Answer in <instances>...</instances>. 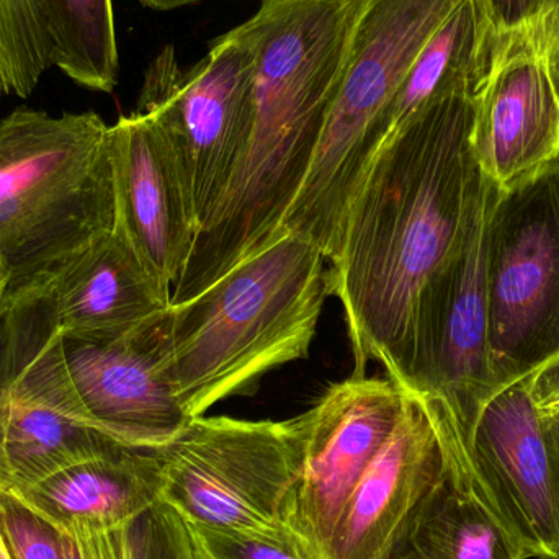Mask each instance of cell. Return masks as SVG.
I'll list each match as a JSON object with an SVG mask.
<instances>
[{
	"instance_id": "6da1fadb",
	"label": "cell",
	"mask_w": 559,
	"mask_h": 559,
	"mask_svg": "<svg viewBox=\"0 0 559 559\" xmlns=\"http://www.w3.org/2000/svg\"><path fill=\"white\" fill-rule=\"evenodd\" d=\"M473 94L436 98L394 128L348 203L325 286L344 308L357 377L377 361L403 383L420 289L455 248L485 182Z\"/></svg>"
},
{
	"instance_id": "7a4b0ae2",
	"label": "cell",
	"mask_w": 559,
	"mask_h": 559,
	"mask_svg": "<svg viewBox=\"0 0 559 559\" xmlns=\"http://www.w3.org/2000/svg\"><path fill=\"white\" fill-rule=\"evenodd\" d=\"M371 0H261L252 19L255 117L241 166L200 228L173 305L282 238Z\"/></svg>"
},
{
	"instance_id": "3957f363",
	"label": "cell",
	"mask_w": 559,
	"mask_h": 559,
	"mask_svg": "<svg viewBox=\"0 0 559 559\" xmlns=\"http://www.w3.org/2000/svg\"><path fill=\"white\" fill-rule=\"evenodd\" d=\"M328 259L286 233L163 316L167 368L190 419L222 401L252 394L269 371L309 355Z\"/></svg>"
},
{
	"instance_id": "277c9868",
	"label": "cell",
	"mask_w": 559,
	"mask_h": 559,
	"mask_svg": "<svg viewBox=\"0 0 559 559\" xmlns=\"http://www.w3.org/2000/svg\"><path fill=\"white\" fill-rule=\"evenodd\" d=\"M117 225L110 127L95 111L0 118L2 296L46 285Z\"/></svg>"
},
{
	"instance_id": "5b68a950",
	"label": "cell",
	"mask_w": 559,
	"mask_h": 559,
	"mask_svg": "<svg viewBox=\"0 0 559 559\" xmlns=\"http://www.w3.org/2000/svg\"><path fill=\"white\" fill-rule=\"evenodd\" d=\"M460 2L371 0L282 235L295 233L331 258L355 189L390 134L394 100L411 66Z\"/></svg>"
},
{
	"instance_id": "8992f818",
	"label": "cell",
	"mask_w": 559,
	"mask_h": 559,
	"mask_svg": "<svg viewBox=\"0 0 559 559\" xmlns=\"http://www.w3.org/2000/svg\"><path fill=\"white\" fill-rule=\"evenodd\" d=\"M127 445L72 383L45 289L0 298V495ZM133 447V445H131Z\"/></svg>"
},
{
	"instance_id": "52a82bcc",
	"label": "cell",
	"mask_w": 559,
	"mask_h": 559,
	"mask_svg": "<svg viewBox=\"0 0 559 559\" xmlns=\"http://www.w3.org/2000/svg\"><path fill=\"white\" fill-rule=\"evenodd\" d=\"M305 439V414L288 420L197 417L160 447L163 502L219 531L288 528Z\"/></svg>"
},
{
	"instance_id": "ba28073f",
	"label": "cell",
	"mask_w": 559,
	"mask_h": 559,
	"mask_svg": "<svg viewBox=\"0 0 559 559\" xmlns=\"http://www.w3.org/2000/svg\"><path fill=\"white\" fill-rule=\"evenodd\" d=\"M255 58L245 22L210 43L192 68L183 69L176 48L167 45L144 72L134 111L150 115L169 140L199 231L231 186L251 141Z\"/></svg>"
},
{
	"instance_id": "9c48e42d",
	"label": "cell",
	"mask_w": 559,
	"mask_h": 559,
	"mask_svg": "<svg viewBox=\"0 0 559 559\" xmlns=\"http://www.w3.org/2000/svg\"><path fill=\"white\" fill-rule=\"evenodd\" d=\"M486 277L489 360L501 390L559 357V159L499 190Z\"/></svg>"
},
{
	"instance_id": "30bf717a",
	"label": "cell",
	"mask_w": 559,
	"mask_h": 559,
	"mask_svg": "<svg viewBox=\"0 0 559 559\" xmlns=\"http://www.w3.org/2000/svg\"><path fill=\"white\" fill-rule=\"evenodd\" d=\"M498 193L485 177L455 248L420 289L400 384L445 409L468 445L483 407L498 393L489 360L486 277L489 218Z\"/></svg>"
},
{
	"instance_id": "8fae6325",
	"label": "cell",
	"mask_w": 559,
	"mask_h": 559,
	"mask_svg": "<svg viewBox=\"0 0 559 559\" xmlns=\"http://www.w3.org/2000/svg\"><path fill=\"white\" fill-rule=\"evenodd\" d=\"M473 98L476 160L501 192L557 163L559 79L545 49L518 36L481 35Z\"/></svg>"
},
{
	"instance_id": "7c38bea8",
	"label": "cell",
	"mask_w": 559,
	"mask_h": 559,
	"mask_svg": "<svg viewBox=\"0 0 559 559\" xmlns=\"http://www.w3.org/2000/svg\"><path fill=\"white\" fill-rule=\"evenodd\" d=\"M404 396L388 377L352 374L302 413L305 462L288 525L322 557L358 479L393 433Z\"/></svg>"
},
{
	"instance_id": "4fadbf2b",
	"label": "cell",
	"mask_w": 559,
	"mask_h": 559,
	"mask_svg": "<svg viewBox=\"0 0 559 559\" xmlns=\"http://www.w3.org/2000/svg\"><path fill=\"white\" fill-rule=\"evenodd\" d=\"M532 374L486 403L469 452L489 506L525 559H559L557 469L547 424L532 397Z\"/></svg>"
},
{
	"instance_id": "5bb4252c",
	"label": "cell",
	"mask_w": 559,
	"mask_h": 559,
	"mask_svg": "<svg viewBox=\"0 0 559 559\" xmlns=\"http://www.w3.org/2000/svg\"><path fill=\"white\" fill-rule=\"evenodd\" d=\"M163 314L114 338L62 335L72 383L95 423L127 445L160 449L190 417L167 368Z\"/></svg>"
},
{
	"instance_id": "9a60e30c",
	"label": "cell",
	"mask_w": 559,
	"mask_h": 559,
	"mask_svg": "<svg viewBox=\"0 0 559 559\" xmlns=\"http://www.w3.org/2000/svg\"><path fill=\"white\" fill-rule=\"evenodd\" d=\"M117 225L160 282L182 275L197 226L179 159L159 124L133 111L110 127Z\"/></svg>"
},
{
	"instance_id": "2e32d148",
	"label": "cell",
	"mask_w": 559,
	"mask_h": 559,
	"mask_svg": "<svg viewBox=\"0 0 559 559\" xmlns=\"http://www.w3.org/2000/svg\"><path fill=\"white\" fill-rule=\"evenodd\" d=\"M404 393L400 420L345 502L325 559L390 558L442 479L436 429L423 404Z\"/></svg>"
},
{
	"instance_id": "e0dca14e",
	"label": "cell",
	"mask_w": 559,
	"mask_h": 559,
	"mask_svg": "<svg viewBox=\"0 0 559 559\" xmlns=\"http://www.w3.org/2000/svg\"><path fill=\"white\" fill-rule=\"evenodd\" d=\"M41 288L66 337H118L173 302V288L147 269L118 225Z\"/></svg>"
},
{
	"instance_id": "ac0fdd59",
	"label": "cell",
	"mask_w": 559,
	"mask_h": 559,
	"mask_svg": "<svg viewBox=\"0 0 559 559\" xmlns=\"http://www.w3.org/2000/svg\"><path fill=\"white\" fill-rule=\"evenodd\" d=\"M12 495L59 532L108 531L163 502L164 460L160 449L118 445Z\"/></svg>"
},
{
	"instance_id": "d6986e66",
	"label": "cell",
	"mask_w": 559,
	"mask_h": 559,
	"mask_svg": "<svg viewBox=\"0 0 559 559\" xmlns=\"http://www.w3.org/2000/svg\"><path fill=\"white\" fill-rule=\"evenodd\" d=\"M406 538L432 559H525L481 489L445 466Z\"/></svg>"
},
{
	"instance_id": "ffe728a7",
	"label": "cell",
	"mask_w": 559,
	"mask_h": 559,
	"mask_svg": "<svg viewBox=\"0 0 559 559\" xmlns=\"http://www.w3.org/2000/svg\"><path fill=\"white\" fill-rule=\"evenodd\" d=\"M52 68L88 91L110 94L120 56L111 0H35Z\"/></svg>"
},
{
	"instance_id": "44dd1931",
	"label": "cell",
	"mask_w": 559,
	"mask_h": 559,
	"mask_svg": "<svg viewBox=\"0 0 559 559\" xmlns=\"http://www.w3.org/2000/svg\"><path fill=\"white\" fill-rule=\"evenodd\" d=\"M481 35L475 0H462L411 66L394 100L391 131L436 98L475 91Z\"/></svg>"
},
{
	"instance_id": "7402d4cb",
	"label": "cell",
	"mask_w": 559,
	"mask_h": 559,
	"mask_svg": "<svg viewBox=\"0 0 559 559\" xmlns=\"http://www.w3.org/2000/svg\"><path fill=\"white\" fill-rule=\"evenodd\" d=\"M52 68L51 46L35 0H0V78L2 94L28 98Z\"/></svg>"
},
{
	"instance_id": "603a6c76",
	"label": "cell",
	"mask_w": 559,
	"mask_h": 559,
	"mask_svg": "<svg viewBox=\"0 0 559 559\" xmlns=\"http://www.w3.org/2000/svg\"><path fill=\"white\" fill-rule=\"evenodd\" d=\"M179 515L189 559H324L293 528L231 532L206 527Z\"/></svg>"
},
{
	"instance_id": "cb8c5ba5",
	"label": "cell",
	"mask_w": 559,
	"mask_h": 559,
	"mask_svg": "<svg viewBox=\"0 0 559 559\" xmlns=\"http://www.w3.org/2000/svg\"><path fill=\"white\" fill-rule=\"evenodd\" d=\"M82 528L87 531L95 559H189L179 515L164 502L120 527Z\"/></svg>"
},
{
	"instance_id": "d4e9b609",
	"label": "cell",
	"mask_w": 559,
	"mask_h": 559,
	"mask_svg": "<svg viewBox=\"0 0 559 559\" xmlns=\"http://www.w3.org/2000/svg\"><path fill=\"white\" fill-rule=\"evenodd\" d=\"M483 35L518 36L550 55L559 79V0H475Z\"/></svg>"
},
{
	"instance_id": "484cf974",
	"label": "cell",
	"mask_w": 559,
	"mask_h": 559,
	"mask_svg": "<svg viewBox=\"0 0 559 559\" xmlns=\"http://www.w3.org/2000/svg\"><path fill=\"white\" fill-rule=\"evenodd\" d=\"M0 532L12 559H68L61 532L12 492L0 495Z\"/></svg>"
},
{
	"instance_id": "4316f807",
	"label": "cell",
	"mask_w": 559,
	"mask_h": 559,
	"mask_svg": "<svg viewBox=\"0 0 559 559\" xmlns=\"http://www.w3.org/2000/svg\"><path fill=\"white\" fill-rule=\"evenodd\" d=\"M532 397L544 419L559 420V357L532 374Z\"/></svg>"
},
{
	"instance_id": "83f0119b",
	"label": "cell",
	"mask_w": 559,
	"mask_h": 559,
	"mask_svg": "<svg viewBox=\"0 0 559 559\" xmlns=\"http://www.w3.org/2000/svg\"><path fill=\"white\" fill-rule=\"evenodd\" d=\"M61 534L68 559H95L91 538L85 528L75 527L69 532H61Z\"/></svg>"
},
{
	"instance_id": "f1b7e54d",
	"label": "cell",
	"mask_w": 559,
	"mask_h": 559,
	"mask_svg": "<svg viewBox=\"0 0 559 559\" xmlns=\"http://www.w3.org/2000/svg\"><path fill=\"white\" fill-rule=\"evenodd\" d=\"M138 2L146 9L156 10V12H170V10L195 5V3L205 2V0H138Z\"/></svg>"
},
{
	"instance_id": "f546056e",
	"label": "cell",
	"mask_w": 559,
	"mask_h": 559,
	"mask_svg": "<svg viewBox=\"0 0 559 559\" xmlns=\"http://www.w3.org/2000/svg\"><path fill=\"white\" fill-rule=\"evenodd\" d=\"M388 559H432L429 555L424 554L419 547L413 544V542L404 538L400 545H397L396 550L391 554V557Z\"/></svg>"
},
{
	"instance_id": "4dcf8cb0",
	"label": "cell",
	"mask_w": 559,
	"mask_h": 559,
	"mask_svg": "<svg viewBox=\"0 0 559 559\" xmlns=\"http://www.w3.org/2000/svg\"><path fill=\"white\" fill-rule=\"evenodd\" d=\"M547 424L548 437H550L551 452H554L555 469H557L558 496H559V420L544 419Z\"/></svg>"
},
{
	"instance_id": "1f68e13d",
	"label": "cell",
	"mask_w": 559,
	"mask_h": 559,
	"mask_svg": "<svg viewBox=\"0 0 559 559\" xmlns=\"http://www.w3.org/2000/svg\"><path fill=\"white\" fill-rule=\"evenodd\" d=\"M0 559H12L7 548L5 540H3L2 532H0Z\"/></svg>"
},
{
	"instance_id": "d6a6232c",
	"label": "cell",
	"mask_w": 559,
	"mask_h": 559,
	"mask_svg": "<svg viewBox=\"0 0 559 559\" xmlns=\"http://www.w3.org/2000/svg\"><path fill=\"white\" fill-rule=\"evenodd\" d=\"M3 288H5V275H3L2 264H0V298H2Z\"/></svg>"
},
{
	"instance_id": "836d02e7",
	"label": "cell",
	"mask_w": 559,
	"mask_h": 559,
	"mask_svg": "<svg viewBox=\"0 0 559 559\" xmlns=\"http://www.w3.org/2000/svg\"><path fill=\"white\" fill-rule=\"evenodd\" d=\"M3 85H2V78H0V92H2Z\"/></svg>"
}]
</instances>
